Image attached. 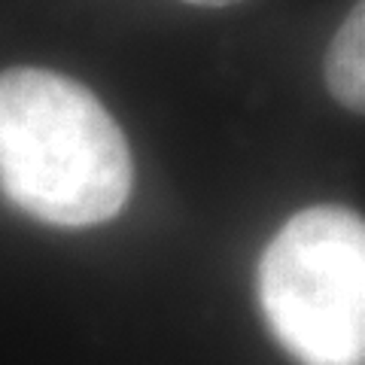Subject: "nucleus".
Returning <instances> with one entry per match:
<instances>
[{"instance_id":"1","label":"nucleus","mask_w":365,"mask_h":365,"mask_svg":"<svg viewBox=\"0 0 365 365\" xmlns=\"http://www.w3.org/2000/svg\"><path fill=\"white\" fill-rule=\"evenodd\" d=\"M131 150L116 119L76 79L13 67L0 73V189L49 225L113 220L131 195Z\"/></svg>"},{"instance_id":"2","label":"nucleus","mask_w":365,"mask_h":365,"mask_svg":"<svg viewBox=\"0 0 365 365\" xmlns=\"http://www.w3.org/2000/svg\"><path fill=\"white\" fill-rule=\"evenodd\" d=\"M259 302L302 365H365V220L329 204L295 213L259 262Z\"/></svg>"},{"instance_id":"3","label":"nucleus","mask_w":365,"mask_h":365,"mask_svg":"<svg viewBox=\"0 0 365 365\" xmlns=\"http://www.w3.org/2000/svg\"><path fill=\"white\" fill-rule=\"evenodd\" d=\"M326 86L341 107L365 113V0H359L326 52Z\"/></svg>"},{"instance_id":"4","label":"nucleus","mask_w":365,"mask_h":365,"mask_svg":"<svg viewBox=\"0 0 365 365\" xmlns=\"http://www.w3.org/2000/svg\"><path fill=\"white\" fill-rule=\"evenodd\" d=\"M182 4H192V6H232V4H241V0H182Z\"/></svg>"}]
</instances>
